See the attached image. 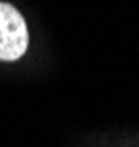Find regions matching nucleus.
I'll return each mask as SVG.
<instances>
[{
    "label": "nucleus",
    "instance_id": "1",
    "mask_svg": "<svg viewBox=\"0 0 139 147\" xmlns=\"http://www.w3.org/2000/svg\"><path fill=\"white\" fill-rule=\"evenodd\" d=\"M29 48V31L23 15L13 4L0 2V60L15 62Z\"/></svg>",
    "mask_w": 139,
    "mask_h": 147
}]
</instances>
